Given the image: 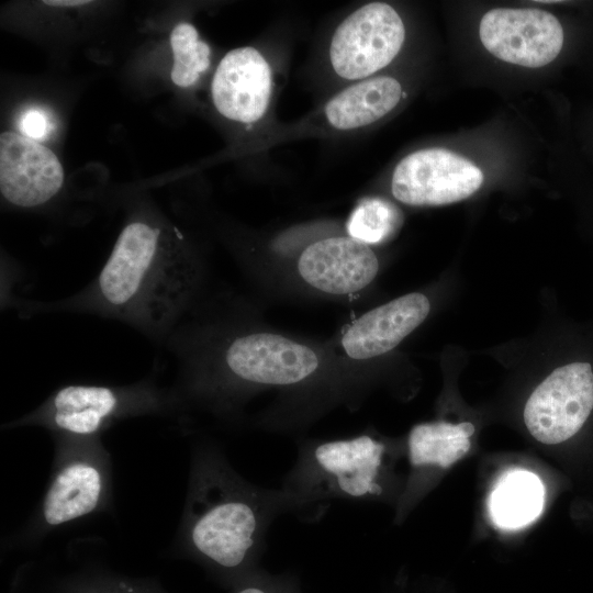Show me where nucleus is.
Listing matches in <instances>:
<instances>
[{
	"label": "nucleus",
	"instance_id": "1",
	"mask_svg": "<svg viewBox=\"0 0 593 593\" xmlns=\"http://www.w3.org/2000/svg\"><path fill=\"white\" fill-rule=\"evenodd\" d=\"M201 260L180 234L147 212L127 221L97 276L76 293L55 300L15 298L21 316L79 313L124 323L165 345L195 307Z\"/></svg>",
	"mask_w": 593,
	"mask_h": 593
},
{
	"label": "nucleus",
	"instance_id": "2",
	"mask_svg": "<svg viewBox=\"0 0 593 593\" xmlns=\"http://www.w3.org/2000/svg\"><path fill=\"white\" fill-rule=\"evenodd\" d=\"M286 513L288 501L280 488L245 480L214 447L194 455L182 527L184 549L221 586L230 590L261 567L268 530Z\"/></svg>",
	"mask_w": 593,
	"mask_h": 593
},
{
	"label": "nucleus",
	"instance_id": "3",
	"mask_svg": "<svg viewBox=\"0 0 593 593\" xmlns=\"http://www.w3.org/2000/svg\"><path fill=\"white\" fill-rule=\"evenodd\" d=\"M387 445L369 434L304 443L280 490L289 513L318 522L334 501H369L383 496Z\"/></svg>",
	"mask_w": 593,
	"mask_h": 593
},
{
	"label": "nucleus",
	"instance_id": "4",
	"mask_svg": "<svg viewBox=\"0 0 593 593\" xmlns=\"http://www.w3.org/2000/svg\"><path fill=\"white\" fill-rule=\"evenodd\" d=\"M182 403L176 391L148 378L125 385L66 384L9 426H41L57 436L94 438L112 424L141 415L172 414Z\"/></svg>",
	"mask_w": 593,
	"mask_h": 593
},
{
	"label": "nucleus",
	"instance_id": "5",
	"mask_svg": "<svg viewBox=\"0 0 593 593\" xmlns=\"http://www.w3.org/2000/svg\"><path fill=\"white\" fill-rule=\"evenodd\" d=\"M404 38L403 21L390 4H365L336 29L329 45L332 67L345 79L368 77L394 59Z\"/></svg>",
	"mask_w": 593,
	"mask_h": 593
},
{
	"label": "nucleus",
	"instance_id": "6",
	"mask_svg": "<svg viewBox=\"0 0 593 593\" xmlns=\"http://www.w3.org/2000/svg\"><path fill=\"white\" fill-rule=\"evenodd\" d=\"M59 438L69 455L59 462L44 495L41 522L45 527H57L93 513L108 492L109 475L99 437Z\"/></svg>",
	"mask_w": 593,
	"mask_h": 593
},
{
	"label": "nucleus",
	"instance_id": "7",
	"mask_svg": "<svg viewBox=\"0 0 593 593\" xmlns=\"http://www.w3.org/2000/svg\"><path fill=\"white\" fill-rule=\"evenodd\" d=\"M593 409V371L588 362L553 370L532 393L524 410L529 433L555 445L574 436Z\"/></svg>",
	"mask_w": 593,
	"mask_h": 593
},
{
	"label": "nucleus",
	"instance_id": "8",
	"mask_svg": "<svg viewBox=\"0 0 593 593\" xmlns=\"http://www.w3.org/2000/svg\"><path fill=\"white\" fill-rule=\"evenodd\" d=\"M483 174L469 159L445 148H425L395 167L391 190L409 205H443L465 200L480 189Z\"/></svg>",
	"mask_w": 593,
	"mask_h": 593
},
{
	"label": "nucleus",
	"instance_id": "9",
	"mask_svg": "<svg viewBox=\"0 0 593 593\" xmlns=\"http://www.w3.org/2000/svg\"><path fill=\"white\" fill-rule=\"evenodd\" d=\"M483 46L499 59L538 68L550 64L563 45V30L551 13L538 9L496 8L480 22Z\"/></svg>",
	"mask_w": 593,
	"mask_h": 593
},
{
	"label": "nucleus",
	"instance_id": "10",
	"mask_svg": "<svg viewBox=\"0 0 593 593\" xmlns=\"http://www.w3.org/2000/svg\"><path fill=\"white\" fill-rule=\"evenodd\" d=\"M64 182V169L44 145L14 132L0 135V191L14 206L31 209L51 201Z\"/></svg>",
	"mask_w": 593,
	"mask_h": 593
},
{
	"label": "nucleus",
	"instance_id": "11",
	"mask_svg": "<svg viewBox=\"0 0 593 593\" xmlns=\"http://www.w3.org/2000/svg\"><path fill=\"white\" fill-rule=\"evenodd\" d=\"M296 269L312 288L327 294L347 295L372 282L379 262L367 244L350 236H334L305 247Z\"/></svg>",
	"mask_w": 593,
	"mask_h": 593
},
{
	"label": "nucleus",
	"instance_id": "12",
	"mask_svg": "<svg viewBox=\"0 0 593 593\" xmlns=\"http://www.w3.org/2000/svg\"><path fill=\"white\" fill-rule=\"evenodd\" d=\"M271 70L254 47L230 51L220 61L211 86L216 110L225 118L253 123L261 119L271 94Z\"/></svg>",
	"mask_w": 593,
	"mask_h": 593
},
{
	"label": "nucleus",
	"instance_id": "13",
	"mask_svg": "<svg viewBox=\"0 0 593 593\" xmlns=\"http://www.w3.org/2000/svg\"><path fill=\"white\" fill-rule=\"evenodd\" d=\"M429 310L424 294L402 295L359 316L343 334L342 347L355 360L384 355L421 325Z\"/></svg>",
	"mask_w": 593,
	"mask_h": 593
},
{
	"label": "nucleus",
	"instance_id": "14",
	"mask_svg": "<svg viewBox=\"0 0 593 593\" xmlns=\"http://www.w3.org/2000/svg\"><path fill=\"white\" fill-rule=\"evenodd\" d=\"M402 87L388 76L351 85L334 96L325 105L328 123L338 130H355L372 124L391 112L400 102Z\"/></svg>",
	"mask_w": 593,
	"mask_h": 593
},
{
	"label": "nucleus",
	"instance_id": "15",
	"mask_svg": "<svg viewBox=\"0 0 593 593\" xmlns=\"http://www.w3.org/2000/svg\"><path fill=\"white\" fill-rule=\"evenodd\" d=\"M545 486L533 472L514 469L505 472L494 485L489 499V512L494 525L502 529H518L541 514Z\"/></svg>",
	"mask_w": 593,
	"mask_h": 593
},
{
	"label": "nucleus",
	"instance_id": "16",
	"mask_svg": "<svg viewBox=\"0 0 593 593\" xmlns=\"http://www.w3.org/2000/svg\"><path fill=\"white\" fill-rule=\"evenodd\" d=\"M474 427L469 422L422 423L414 426L407 438L409 459L415 469L439 467L446 469L470 449L469 437Z\"/></svg>",
	"mask_w": 593,
	"mask_h": 593
},
{
	"label": "nucleus",
	"instance_id": "17",
	"mask_svg": "<svg viewBox=\"0 0 593 593\" xmlns=\"http://www.w3.org/2000/svg\"><path fill=\"white\" fill-rule=\"evenodd\" d=\"M402 224V213L391 202L380 198L361 201L347 221L350 237L367 245L390 238Z\"/></svg>",
	"mask_w": 593,
	"mask_h": 593
},
{
	"label": "nucleus",
	"instance_id": "18",
	"mask_svg": "<svg viewBox=\"0 0 593 593\" xmlns=\"http://www.w3.org/2000/svg\"><path fill=\"white\" fill-rule=\"evenodd\" d=\"M174 54L171 80L179 87L192 86L210 65V47L190 23L177 24L170 35Z\"/></svg>",
	"mask_w": 593,
	"mask_h": 593
},
{
	"label": "nucleus",
	"instance_id": "19",
	"mask_svg": "<svg viewBox=\"0 0 593 593\" xmlns=\"http://www.w3.org/2000/svg\"><path fill=\"white\" fill-rule=\"evenodd\" d=\"M51 593H168L153 580L134 579L101 569H87L64 578Z\"/></svg>",
	"mask_w": 593,
	"mask_h": 593
},
{
	"label": "nucleus",
	"instance_id": "20",
	"mask_svg": "<svg viewBox=\"0 0 593 593\" xmlns=\"http://www.w3.org/2000/svg\"><path fill=\"white\" fill-rule=\"evenodd\" d=\"M230 593H305L300 577L292 571L270 572L260 567L230 590Z\"/></svg>",
	"mask_w": 593,
	"mask_h": 593
},
{
	"label": "nucleus",
	"instance_id": "21",
	"mask_svg": "<svg viewBox=\"0 0 593 593\" xmlns=\"http://www.w3.org/2000/svg\"><path fill=\"white\" fill-rule=\"evenodd\" d=\"M54 128L52 116L46 110L31 108L20 118V130L24 136L36 141H45Z\"/></svg>",
	"mask_w": 593,
	"mask_h": 593
},
{
	"label": "nucleus",
	"instance_id": "22",
	"mask_svg": "<svg viewBox=\"0 0 593 593\" xmlns=\"http://www.w3.org/2000/svg\"><path fill=\"white\" fill-rule=\"evenodd\" d=\"M45 4L52 5V7H79L87 3H90V1L86 0H46L44 1Z\"/></svg>",
	"mask_w": 593,
	"mask_h": 593
}]
</instances>
